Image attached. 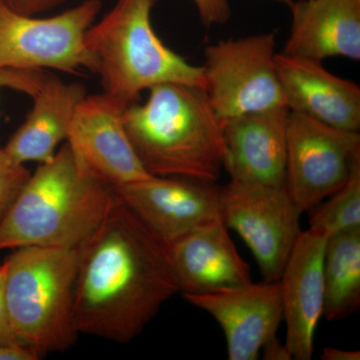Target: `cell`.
Instances as JSON below:
<instances>
[{
    "label": "cell",
    "instance_id": "cell-29",
    "mask_svg": "<svg viewBox=\"0 0 360 360\" xmlns=\"http://www.w3.org/2000/svg\"><path fill=\"white\" fill-rule=\"evenodd\" d=\"M276 1L281 2V4H286L288 7L292 4L293 0H276Z\"/></svg>",
    "mask_w": 360,
    "mask_h": 360
},
{
    "label": "cell",
    "instance_id": "cell-20",
    "mask_svg": "<svg viewBox=\"0 0 360 360\" xmlns=\"http://www.w3.org/2000/svg\"><path fill=\"white\" fill-rule=\"evenodd\" d=\"M309 212V227L328 232L329 236L360 229V162L355 165L340 191Z\"/></svg>",
    "mask_w": 360,
    "mask_h": 360
},
{
    "label": "cell",
    "instance_id": "cell-15",
    "mask_svg": "<svg viewBox=\"0 0 360 360\" xmlns=\"http://www.w3.org/2000/svg\"><path fill=\"white\" fill-rule=\"evenodd\" d=\"M276 65L285 105L300 113L348 131L360 130V87L329 72L321 61L276 54Z\"/></svg>",
    "mask_w": 360,
    "mask_h": 360
},
{
    "label": "cell",
    "instance_id": "cell-18",
    "mask_svg": "<svg viewBox=\"0 0 360 360\" xmlns=\"http://www.w3.org/2000/svg\"><path fill=\"white\" fill-rule=\"evenodd\" d=\"M86 96V89L80 82L68 84L49 75L32 97L33 105L26 120L4 148L9 158L20 165L51 161L58 144L68 139L75 110Z\"/></svg>",
    "mask_w": 360,
    "mask_h": 360
},
{
    "label": "cell",
    "instance_id": "cell-28",
    "mask_svg": "<svg viewBox=\"0 0 360 360\" xmlns=\"http://www.w3.org/2000/svg\"><path fill=\"white\" fill-rule=\"evenodd\" d=\"M321 359L323 360H359V350H343L335 347H324Z\"/></svg>",
    "mask_w": 360,
    "mask_h": 360
},
{
    "label": "cell",
    "instance_id": "cell-27",
    "mask_svg": "<svg viewBox=\"0 0 360 360\" xmlns=\"http://www.w3.org/2000/svg\"><path fill=\"white\" fill-rule=\"evenodd\" d=\"M34 352L23 347L0 345V360H37Z\"/></svg>",
    "mask_w": 360,
    "mask_h": 360
},
{
    "label": "cell",
    "instance_id": "cell-21",
    "mask_svg": "<svg viewBox=\"0 0 360 360\" xmlns=\"http://www.w3.org/2000/svg\"><path fill=\"white\" fill-rule=\"evenodd\" d=\"M30 174L25 165L11 160L0 148V224Z\"/></svg>",
    "mask_w": 360,
    "mask_h": 360
},
{
    "label": "cell",
    "instance_id": "cell-17",
    "mask_svg": "<svg viewBox=\"0 0 360 360\" xmlns=\"http://www.w3.org/2000/svg\"><path fill=\"white\" fill-rule=\"evenodd\" d=\"M290 37L281 53L323 63L360 59V0H298L290 6Z\"/></svg>",
    "mask_w": 360,
    "mask_h": 360
},
{
    "label": "cell",
    "instance_id": "cell-6",
    "mask_svg": "<svg viewBox=\"0 0 360 360\" xmlns=\"http://www.w3.org/2000/svg\"><path fill=\"white\" fill-rule=\"evenodd\" d=\"M101 9V0H85L58 15L39 18L16 13L0 0V68L97 73L85 35Z\"/></svg>",
    "mask_w": 360,
    "mask_h": 360
},
{
    "label": "cell",
    "instance_id": "cell-7",
    "mask_svg": "<svg viewBox=\"0 0 360 360\" xmlns=\"http://www.w3.org/2000/svg\"><path fill=\"white\" fill-rule=\"evenodd\" d=\"M276 44V34L265 32L205 47V90L222 127L236 116L285 105Z\"/></svg>",
    "mask_w": 360,
    "mask_h": 360
},
{
    "label": "cell",
    "instance_id": "cell-13",
    "mask_svg": "<svg viewBox=\"0 0 360 360\" xmlns=\"http://www.w3.org/2000/svg\"><path fill=\"white\" fill-rule=\"evenodd\" d=\"M328 232L311 229L300 231L279 283L283 300L284 340L292 359H311L314 335L323 315L324 255Z\"/></svg>",
    "mask_w": 360,
    "mask_h": 360
},
{
    "label": "cell",
    "instance_id": "cell-2",
    "mask_svg": "<svg viewBox=\"0 0 360 360\" xmlns=\"http://www.w3.org/2000/svg\"><path fill=\"white\" fill-rule=\"evenodd\" d=\"M122 122L148 174L217 182L224 169V129L205 89L167 82L130 104Z\"/></svg>",
    "mask_w": 360,
    "mask_h": 360
},
{
    "label": "cell",
    "instance_id": "cell-25",
    "mask_svg": "<svg viewBox=\"0 0 360 360\" xmlns=\"http://www.w3.org/2000/svg\"><path fill=\"white\" fill-rule=\"evenodd\" d=\"M16 13L25 15H37L59 6L65 0H2Z\"/></svg>",
    "mask_w": 360,
    "mask_h": 360
},
{
    "label": "cell",
    "instance_id": "cell-4",
    "mask_svg": "<svg viewBox=\"0 0 360 360\" xmlns=\"http://www.w3.org/2000/svg\"><path fill=\"white\" fill-rule=\"evenodd\" d=\"M158 0H117L90 26L85 42L97 61L104 94L122 108L143 90L167 82L205 89L202 66L189 63L167 47L151 25Z\"/></svg>",
    "mask_w": 360,
    "mask_h": 360
},
{
    "label": "cell",
    "instance_id": "cell-14",
    "mask_svg": "<svg viewBox=\"0 0 360 360\" xmlns=\"http://www.w3.org/2000/svg\"><path fill=\"white\" fill-rule=\"evenodd\" d=\"M288 115V106L283 105L224 123V168L231 180L285 186Z\"/></svg>",
    "mask_w": 360,
    "mask_h": 360
},
{
    "label": "cell",
    "instance_id": "cell-24",
    "mask_svg": "<svg viewBox=\"0 0 360 360\" xmlns=\"http://www.w3.org/2000/svg\"><path fill=\"white\" fill-rule=\"evenodd\" d=\"M4 274L0 276V345L23 347L18 338H16L13 326H11V319H9L6 296H4Z\"/></svg>",
    "mask_w": 360,
    "mask_h": 360
},
{
    "label": "cell",
    "instance_id": "cell-5",
    "mask_svg": "<svg viewBox=\"0 0 360 360\" xmlns=\"http://www.w3.org/2000/svg\"><path fill=\"white\" fill-rule=\"evenodd\" d=\"M4 260V296L14 333L39 359L65 352L78 333L73 295L78 248H16Z\"/></svg>",
    "mask_w": 360,
    "mask_h": 360
},
{
    "label": "cell",
    "instance_id": "cell-9",
    "mask_svg": "<svg viewBox=\"0 0 360 360\" xmlns=\"http://www.w3.org/2000/svg\"><path fill=\"white\" fill-rule=\"evenodd\" d=\"M222 219L250 248L265 281L281 278L300 231V213L286 186L231 180L220 187Z\"/></svg>",
    "mask_w": 360,
    "mask_h": 360
},
{
    "label": "cell",
    "instance_id": "cell-22",
    "mask_svg": "<svg viewBox=\"0 0 360 360\" xmlns=\"http://www.w3.org/2000/svg\"><path fill=\"white\" fill-rule=\"evenodd\" d=\"M49 77L44 70L0 68V91L4 89H13L33 97Z\"/></svg>",
    "mask_w": 360,
    "mask_h": 360
},
{
    "label": "cell",
    "instance_id": "cell-23",
    "mask_svg": "<svg viewBox=\"0 0 360 360\" xmlns=\"http://www.w3.org/2000/svg\"><path fill=\"white\" fill-rule=\"evenodd\" d=\"M202 25L206 27L224 25L231 20L229 0H193Z\"/></svg>",
    "mask_w": 360,
    "mask_h": 360
},
{
    "label": "cell",
    "instance_id": "cell-11",
    "mask_svg": "<svg viewBox=\"0 0 360 360\" xmlns=\"http://www.w3.org/2000/svg\"><path fill=\"white\" fill-rule=\"evenodd\" d=\"M115 191L127 207L167 245L222 219L220 186L215 182L151 176L116 187Z\"/></svg>",
    "mask_w": 360,
    "mask_h": 360
},
{
    "label": "cell",
    "instance_id": "cell-8",
    "mask_svg": "<svg viewBox=\"0 0 360 360\" xmlns=\"http://www.w3.org/2000/svg\"><path fill=\"white\" fill-rule=\"evenodd\" d=\"M359 162V132L290 111L285 186L302 214L340 191Z\"/></svg>",
    "mask_w": 360,
    "mask_h": 360
},
{
    "label": "cell",
    "instance_id": "cell-19",
    "mask_svg": "<svg viewBox=\"0 0 360 360\" xmlns=\"http://www.w3.org/2000/svg\"><path fill=\"white\" fill-rule=\"evenodd\" d=\"M323 315L340 321L360 307V229L329 236L324 255Z\"/></svg>",
    "mask_w": 360,
    "mask_h": 360
},
{
    "label": "cell",
    "instance_id": "cell-10",
    "mask_svg": "<svg viewBox=\"0 0 360 360\" xmlns=\"http://www.w3.org/2000/svg\"><path fill=\"white\" fill-rule=\"evenodd\" d=\"M123 110L104 92L86 96L75 110L66 139L77 165L113 188L153 176L132 148Z\"/></svg>",
    "mask_w": 360,
    "mask_h": 360
},
{
    "label": "cell",
    "instance_id": "cell-3",
    "mask_svg": "<svg viewBox=\"0 0 360 360\" xmlns=\"http://www.w3.org/2000/svg\"><path fill=\"white\" fill-rule=\"evenodd\" d=\"M113 187L85 172L68 143L30 174L0 224V250L84 245L103 224Z\"/></svg>",
    "mask_w": 360,
    "mask_h": 360
},
{
    "label": "cell",
    "instance_id": "cell-26",
    "mask_svg": "<svg viewBox=\"0 0 360 360\" xmlns=\"http://www.w3.org/2000/svg\"><path fill=\"white\" fill-rule=\"evenodd\" d=\"M262 359L264 360H291L290 350L286 347L285 343L281 342L277 336L270 338L262 347Z\"/></svg>",
    "mask_w": 360,
    "mask_h": 360
},
{
    "label": "cell",
    "instance_id": "cell-12",
    "mask_svg": "<svg viewBox=\"0 0 360 360\" xmlns=\"http://www.w3.org/2000/svg\"><path fill=\"white\" fill-rule=\"evenodd\" d=\"M219 322L229 360H255L283 321L279 281L250 283L201 295H184Z\"/></svg>",
    "mask_w": 360,
    "mask_h": 360
},
{
    "label": "cell",
    "instance_id": "cell-1",
    "mask_svg": "<svg viewBox=\"0 0 360 360\" xmlns=\"http://www.w3.org/2000/svg\"><path fill=\"white\" fill-rule=\"evenodd\" d=\"M177 292L167 245L116 194L103 224L78 248V335L129 343Z\"/></svg>",
    "mask_w": 360,
    "mask_h": 360
},
{
    "label": "cell",
    "instance_id": "cell-16",
    "mask_svg": "<svg viewBox=\"0 0 360 360\" xmlns=\"http://www.w3.org/2000/svg\"><path fill=\"white\" fill-rule=\"evenodd\" d=\"M179 292L201 295L250 283V265L220 219L167 245Z\"/></svg>",
    "mask_w": 360,
    "mask_h": 360
},
{
    "label": "cell",
    "instance_id": "cell-30",
    "mask_svg": "<svg viewBox=\"0 0 360 360\" xmlns=\"http://www.w3.org/2000/svg\"><path fill=\"white\" fill-rule=\"evenodd\" d=\"M4 272H6V265L4 264H2L0 265V276H4Z\"/></svg>",
    "mask_w": 360,
    "mask_h": 360
}]
</instances>
